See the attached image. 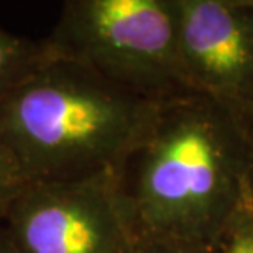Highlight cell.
Instances as JSON below:
<instances>
[{
    "label": "cell",
    "instance_id": "obj_1",
    "mask_svg": "<svg viewBox=\"0 0 253 253\" xmlns=\"http://www.w3.org/2000/svg\"><path fill=\"white\" fill-rule=\"evenodd\" d=\"M135 240L215 249L253 189V130L215 100L160 104L114 171Z\"/></svg>",
    "mask_w": 253,
    "mask_h": 253
},
{
    "label": "cell",
    "instance_id": "obj_2",
    "mask_svg": "<svg viewBox=\"0 0 253 253\" xmlns=\"http://www.w3.org/2000/svg\"><path fill=\"white\" fill-rule=\"evenodd\" d=\"M160 104L51 58L0 97V151L27 184L115 171Z\"/></svg>",
    "mask_w": 253,
    "mask_h": 253
},
{
    "label": "cell",
    "instance_id": "obj_3",
    "mask_svg": "<svg viewBox=\"0 0 253 253\" xmlns=\"http://www.w3.org/2000/svg\"><path fill=\"white\" fill-rule=\"evenodd\" d=\"M43 42L51 58L151 102L189 94L178 63L176 0H68Z\"/></svg>",
    "mask_w": 253,
    "mask_h": 253
},
{
    "label": "cell",
    "instance_id": "obj_4",
    "mask_svg": "<svg viewBox=\"0 0 253 253\" xmlns=\"http://www.w3.org/2000/svg\"><path fill=\"white\" fill-rule=\"evenodd\" d=\"M2 227L18 253H131L135 247L114 171L27 184Z\"/></svg>",
    "mask_w": 253,
    "mask_h": 253
},
{
    "label": "cell",
    "instance_id": "obj_5",
    "mask_svg": "<svg viewBox=\"0 0 253 253\" xmlns=\"http://www.w3.org/2000/svg\"><path fill=\"white\" fill-rule=\"evenodd\" d=\"M176 8L186 90L225 105L253 130V0H176Z\"/></svg>",
    "mask_w": 253,
    "mask_h": 253
},
{
    "label": "cell",
    "instance_id": "obj_6",
    "mask_svg": "<svg viewBox=\"0 0 253 253\" xmlns=\"http://www.w3.org/2000/svg\"><path fill=\"white\" fill-rule=\"evenodd\" d=\"M44 42H33L0 28V97L49 61Z\"/></svg>",
    "mask_w": 253,
    "mask_h": 253
},
{
    "label": "cell",
    "instance_id": "obj_7",
    "mask_svg": "<svg viewBox=\"0 0 253 253\" xmlns=\"http://www.w3.org/2000/svg\"><path fill=\"white\" fill-rule=\"evenodd\" d=\"M214 253H253V189L217 242Z\"/></svg>",
    "mask_w": 253,
    "mask_h": 253
},
{
    "label": "cell",
    "instance_id": "obj_8",
    "mask_svg": "<svg viewBox=\"0 0 253 253\" xmlns=\"http://www.w3.org/2000/svg\"><path fill=\"white\" fill-rule=\"evenodd\" d=\"M25 186H27V183L20 176L17 168L0 151V227L3 225V220L15 197L20 194V191Z\"/></svg>",
    "mask_w": 253,
    "mask_h": 253
},
{
    "label": "cell",
    "instance_id": "obj_9",
    "mask_svg": "<svg viewBox=\"0 0 253 253\" xmlns=\"http://www.w3.org/2000/svg\"><path fill=\"white\" fill-rule=\"evenodd\" d=\"M131 253H214V249H199V247L169 244V242L135 240Z\"/></svg>",
    "mask_w": 253,
    "mask_h": 253
},
{
    "label": "cell",
    "instance_id": "obj_10",
    "mask_svg": "<svg viewBox=\"0 0 253 253\" xmlns=\"http://www.w3.org/2000/svg\"><path fill=\"white\" fill-rule=\"evenodd\" d=\"M0 253H18L15 250L13 244L10 242L8 235L5 234L3 227H0Z\"/></svg>",
    "mask_w": 253,
    "mask_h": 253
}]
</instances>
